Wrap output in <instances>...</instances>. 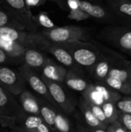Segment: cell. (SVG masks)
Wrapping results in <instances>:
<instances>
[{
	"label": "cell",
	"mask_w": 131,
	"mask_h": 132,
	"mask_svg": "<svg viewBox=\"0 0 131 132\" xmlns=\"http://www.w3.org/2000/svg\"><path fill=\"white\" fill-rule=\"evenodd\" d=\"M0 86L14 97H18L27 89V84L19 71L4 66H0Z\"/></svg>",
	"instance_id": "cell-9"
},
{
	"label": "cell",
	"mask_w": 131,
	"mask_h": 132,
	"mask_svg": "<svg viewBox=\"0 0 131 132\" xmlns=\"http://www.w3.org/2000/svg\"><path fill=\"white\" fill-rule=\"evenodd\" d=\"M79 8L86 12L90 17L105 22H110L113 20L111 13L103 6L92 3L87 0H78Z\"/></svg>",
	"instance_id": "cell-16"
},
{
	"label": "cell",
	"mask_w": 131,
	"mask_h": 132,
	"mask_svg": "<svg viewBox=\"0 0 131 132\" xmlns=\"http://www.w3.org/2000/svg\"><path fill=\"white\" fill-rule=\"evenodd\" d=\"M103 83L120 94L125 96H131V87L128 82H125L114 77H107L104 80Z\"/></svg>",
	"instance_id": "cell-24"
},
{
	"label": "cell",
	"mask_w": 131,
	"mask_h": 132,
	"mask_svg": "<svg viewBox=\"0 0 131 132\" xmlns=\"http://www.w3.org/2000/svg\"><path fill=\"white\" fill-rule=\"evenodd\" d=\"M41 33L49 41L54 43H66L74 41H86L90 39V30L86 28L66 26L42 29Z\"/></svg>",
	"instance_id": "cell-4"
},
{
	"label": "cell",
	"mask_w": 131,
	"mask_h": 132,
	"mask_svg": "<svg viewBox=\"0 0 131 132\" xmlns=\"http://www.w3.org/2000/svg\"><path fill=\"white\" fill-rule=\"evenodd\" d=\"M130 56H131V55H130Z\"/></svg>",
	"instance_id": "cell-46"
},
{
	"label": "cell",
	"mask_w": 131,
	"mask_h": 132,
	"mask_svg": "<svg viewBox=\"0 0 131 132\" xmlns=\"http://www.w3.org/2000/svg\"><path fill=\"white\" fill-rule=\"evenodd\" d=\"M50 1H53V2H54L55 3H56L61 9H64V10L66 9V5H65L63 0H50Z\"/></svg>",
	"instance_id": "cell-39"
},
{
	"label": "cell",
	"mask_w": 131,
	"mask_h": 132,
	"mask_svg": "<svg viewBox=\"0 0 131 132\" xmlns=\"http://www.w3.org/2000/svg\"><path fill=\"white\" fill-rule=\"evenodd\" d=\"M10 130H11V132H27L25 129H23L21 126L17 125Z\"/></svg>",
	"instance_id": "cell-38"
},
{
	"label": "cell",
	"mask_w": 131,
	"mask_h": 132,
	"mask_svg": "<svg viewBox=\"0 0 131 132\" xmlns=\"http://www.w3.org/2000/svg\"><path fill=\"white\" fill-rule=\"evenodd\" d=\"M67 70L68 69L64 66L57 63L53 59L48 57L40 75L51 80L63 83Z\"/></svg>",
	"instance_id": "cell-14"
},
{
	"label": "cell",
	"mask_w": 131,
	"mask_h": 132,
	"mask_svg": "<svg viewBox=\"0 0 131 132\" xmlns=\"http://www.w3.org/2000/svg\"><path fill=\"white\" fill-rule=\"evenodd\" d=\"M16 124L27 132H55L44 122L40 116L38 115L24 113L16 120Z\"/></svg>",
	"instance_id": "cell-13"
},
{
	"label": "cell",
	"mask_w": 131,
	"mask_h": 132,
	"mask_svg": "<svg viewBox=\"0 0 131 132\" xmlns=\"http://www.w3.org/2000/svg\"><path fill=\"white\" fill-rule=\"evenodd\" d=\"M13 62V60L10 58V56L2 50L0 49V66L5 63H9Z\"/></svg>",
	"instance_id": "cell-33"
},
{
	"label": "cell",
	"mask_w": 131,
	"mask_h": 132,
	"mask_svg": "<svg viewBox=\"0 0 131 132\" xmlns=\"http://www.w3.org/2000/svg\"><path fill=\"white\" fill-rule=\"evenodd\" d=\"M0 5L9 12L29 32H37L39 27L32 20L30 8L25 0H0Z\"/></svg>",
	"instance_id": "cell-7"
},
{
	"label": "cell",
	"mask_w": 131,
	"mask_h": 132,
	"mask_svg": "<svg viewBox=\"0 0 131 132\" xmlns=\"http://www.w3.org/2000/svg\"><path fill=\"white\" fill-rule=\"evenodd\" d=\"M130 68H131V64H130Z\"/></svg>",
	"instance_id": "cell-44"
},
{
	"label": "cell",
	"mask_w": 131,
	"mask_h": 132,
	"mask_svg": "<svg viewBox=\"0 0 131 132\" xmlns=\"http://www.w3.org/2000/svg\"><path fill=\"white\" fill-rule=\"evenodd\" d=\"M60 45L69 52L79 66L86 69L89 73L103 53L97 44L86 41H74L60 43Z\"/></svg>",
	"instance_id": "cell-1"
},
{
	"label": "cell",
	"mask_w": 131,
	"mask_h": 132,
	"mask_svg": "<svg viewBox=\"0 0 131 132\" xmlns=\"http://www.w3.org/2000/svg\"><path fill=\"white\" fill-rule=\"evenodd\" d=\"M63 84L68 89L83 94L90 85L91 82L88 81L84 77V75L68 70Z\"/></svg>",
	"instance_id": "cell-18"
},
{
	"label": "cell",
	"mask_w": 131,
	"mask_h": 132,
	"mask_svg": "<svg viewBox=\"0 0 131 132\" xmlns=\"http://www.w3.org/2000/svg\"><path fill=\"white\" fill-rule=\"evenodd\" d=\"M0 38L15 42L25 48L36 49L44 52L50 43V41L44 37L39 31L29 32L8 27L0 28Z\"/></svg>",
	"instance_id": "cell-2"
},
{
	"label": "cell",
	"mask_w": 131,
	"mask_h": 132,
	"mask_svg": "<svg viewBox=\"0 0 131 132\" xmlns=\"http://www.w3.org/2000/svg\"><path fill=\"white\" fill-rule=\"evenodd\" d=\"M101 108L103 111V113L106 116V118L109 123L111 125L118 121V112L115 103L110 101H104L101 105Z\"/></svg>",
	"instance_id": "cell-26"
},
{
	"label": "cell",
	"mask_w": 131,
	"mask_h": 132,
	"mask_svg": "<svg viewBox=\"0 0 131 132\" xmlns=\"http://www.w3.org/2000/svg\"><path fill=\"white\" fill-rule=\"evenodd\" d=\"M77 105L83 114L84 121L86 122L87 128H103L107 129V127L103 125L93 114L92 111L90 110L86 101L81 97L77 102Z\"/></svg>",
	"instance_id": "cell-20"
},
{
	"label": "cell",
	"mask_w": 131,
	"mask_h": 132,
	"mask_svg": "<svg viewBox=\"0 0 131 132\" xmlns=\"http://www.w3.org/2000/svg\"><path fill=\"white\" fill-rule=\"evenodd\" d=\"M90 108V110L92 111V112L93 113V114L95 115V117L103 124L107 128L108 127L109 125V123L106 118V116L103 113V111L101 108V106H99V105H97V104H91V103H88L86 102Z\"/></svg>",
	"instance_id": "cell-29"
},
{
	"label": "cell",
	"mask_w": 131,
	"mask_h": 132,
	"mask_svg": "<svg viewBox=\"0 0 131 132\" xmlns=\"http://www.w3.org/2000/svg\"><path fill=\"white\" fill-rule=\"evenodd\" d=\"M49 90V92L57 105V107L66 115H71L74 112L77 101L69 93V89L63 83L51 80L43 76H41Z\"/></svg>",
	"instance_id": "cell-6"
},
{
	"label": "cell",
	"mask_w": 131,
	"mask_h": 132,
	"mask_svg": "<svg viewBox=\"0 0 131 132\" xmlns=\"http://www.w3.org/2000/svg\"><path fill=\"white\" fill-rule=\"evenodd\" d=\"M32 20L34 22V23L39 27V26H42L44 29H52L54 28L56 26L54 25L53 22L50 19V18L48 16V15L46 12H40L36 15H32Z\"/></svg>",
	"instance_id": "cell-27"
},
{
	"label": "cell",
	"mask_w": 131,
	"mask_h": 132,
	"mask_svg": "<svg viewBox=\"0 0 131 132\" xmlns=\"http://www.w3.org/2000/svg\"><path fill=\"white\" fill-rule=\"evenodd\" d=\"M121 126L127 132H131V114L118 112V121Z\"/></svg>",
	"instance_id": "cell-31"
},
{
	"label": "cell",
	"mask_w": 131,
	"mask_h": 132,
	"mask_svg": "<svg viewBox=\"0 0 131 132\" xmlns=\"http://www.w3.org/2000/svg\"><path fill=\"white\" fill-rule=\"evenodd\" d=\"M0 49L5 51L13 62H23V55L25 47L22 45L13 41L0 38Z\"/></svg>",
	"instance_id": "cell-19"
},
{
	"label": "cell",
	"mask_w": 131,
	"mask_h": 132,
	"mask_svg": "<svg viewBox=\"0 0 131 132\" xmlns=\"http://www.w3.org/2000/svg\"><path fill=\"white\" fill-rule=\"evenodd\" d=\"M18 101L25 113L40 116L38 96L28 89L22 92L18 97Z\"/></svg>",
	"instance_id": "cell-17"
},
{
	"label": "cell",
	"mask_w": 131,
	"mask_h": 132,
	"mask_svg": "<svg viewBox=\"0 0 131 132\" xmlns=\"http://www.w3.org/2000/svg\"><path fill=\"white\" fill-rule=\"evenodd\" d=\"M40 117L44 122L55 132H72L73 125L68 115L59 108L54 107L43 98L38 96Z\"/></svg>",
	"instance_id": "cell-3"
},
{
	"label": "cell",
	"mask_w": 131,
	"mask_h": 132,
	"mask_svg": "<svg viewBox=\"0 0 131 132\" xmlns=\"http://www.w3.org/2000/svg\"><path fill=\"white\" fill-rule=\"evenodd\" d=\"M110 125H111V127H112L114 132H127L121 126V125L118 121H116V122L111 124Z\"/></svg>",
	"instance_id": "cell-35"
},
{
	"label": "cell",
	"mask_w": 131,
	"mask_h": 132,
	"mask_svg": "<svg viewBox=\"0 0 131 132\" xmlns=\"http://www.w3.org/2000/svg\"><path fill=\"white\" fill-rule=\"evenodd\" d=\"M93 85L97 90L101 94L104 101H110L116 104V102L122 97L121 94L110 88L103 82H95Z\"/></svg>",
	"instance_id": "cell-22"
},
{
	"label": "cell",
	"mask_w": 131,
	"mask_h": 132,
	"mask_svg": "<svg viewBox=\"0 0 131 132\" xmlns=\"http://www.w3.org/2000/svg\"><path fill=\"white\" fill-rule=\"evenodd\" d=\"M82 97L86 102L99 106H101L104 102L101 94L97 90L93 83H91L88 88L82 94Z\"/></svg>",
	"instance_id": "cell-25"
},
{
	"label": "cell",
	"mask_w": 131,
	"mask_h": 132,
	"mask_svg": "<svg viewBox=\"0 0 131 132\" xmlns=\"http://www.w3.org/2000/svg\"><path fill=\"white\" fill-rule=\"evenodd\" d=\"M108 5L115 14L131 20V0H108Z\"/></svg>",
	"instance_id": "cell-21"
},
{
	"label": "cell",
	"mask_w": 131,
	"mask_h": 132,
	"mask_svg": "<svg viewBox=\"0 0 131 132\" xmlns=\"http://www.w3.org/2000/svg\"><path fill=\"white\" fill-rule=\"evenodd\" d=\"M103 48V50L100 48L103 53L100 59L97 60V62L95 63V65L93 67L91 70L90 71V74L95 80L96 82L104 81V80L108 77L109 71L114 60L117 56H120L116 52L109 50V49L105 47Z\"/></svg>",
	"instance_id": "cell-10"
},
{
	"label": "cell",
	"mask_w": 131,
	"mask_h": 132,
	"mask_svg": "<svg viewBox=\"0 0 131 132\" xmlns=\"http://www.w3.org/2000/svg\"><path fill=\"white\" fill-rule=\"evenodd\" d=\"M16 120L12 117L7 116L0 111V126L5 128L12 129L16 125Z\"/></svg>",
	"instance_id": "cell-32"
},
{
	"label": "cell",
	"mask_w": 131,
	"mask_h": 132,
	"mask_svg": "<svg viewBox=\"0 0 131 132\" xmlns=\"http://www.w3.org/2000/svg\"><path fill=\"white\" fill-rule=\"evenodd\" d=\"M48 0H25L26 5L30 8V7H36V6H39L43 5L44 3L46 2Z\"/></svg>",
	"instance_id": "cell-34"
},
{
	"label": "cell",
	"mask_w": 131,
	"mask_h": 132,
	"mask_svg": "<svg viewBox=\"0 0 131 132\" xmlns=\"http://www.w3.org/2000/svg\"><path fill=\"white\" fill-rule=\"evenodd\" d=\"M76 132H90L89 128L87 127H85L84 125H80V124H78L77 126H76Z\"/></svg>",
	"instance_id": "cell-37"
},
{
	"label": "cell",
	"mask_w": 131,
	"mask_h": 132,
	"mask_svg": "<svg viewBox=\"0 0 131 132\" xmlns=\"http://www.w3.org/2000/svg\"><path fill=\"white\" fill-rule=\"evenodd\" d=\"M89 130L90 132H107V129L103 128H89Z\"/></svg>",
	"instance_id": "cell-40"
},
{
	"label": "cell",
	"mask_w": 131,
	"mask_h": 132,
	"mask_svg": "<svg viewBox=\"0 0 131 132\" xmlns=\"http://www.w3.org/2000/svg\"><path fill=\"white\" fill-rule=\"evenodd\" d=\"M48 56L42 53V51L25 48L23 55V63L31 69L36 70L38 73H41Z\"/></svg>",
	"instance_id": "cell-15"
},
{
	"label": "cell",
	"mask_w": 131,
	"mask_h": 132,
	"mask_svg": "<svg viewBox=\"0 0 131 132\" xmlns=\"http://www.w3.org/2000/svg\"><path fill=\"white\" fill-rule=\"evenodd\" d=\"M130 64H131V60H130Z\"/></svg>",
	"instance_id": "cell-45"
},
{
	"label": "cell",
	"mask_w": 131,
	"mask_h": 132,
	"mask_svg": "<svg viewBox=\"0 0 131 132\" xmlns=\"http://www.w3.org/2000/svg\"><path fill=\"white\" fill-rule=\"evenodd\" d=\"M67 18L69 19L79 22V21L86 20V19H90V16L86 12L83 11L81 9L78 8V9L69 10V14L67 15Z\"/></svg>",
	"instance_id": "cell-30"
},
{
	"label": "cell",
	"mask_w": 131,
	"mask_h": 132,
	"mask_svg": "<svg viewBox=\"0 0 131 132\" xmlns=\"http://www.w3.org/2000/svg\"><path fill=\"white\" fill-rule=\"evenodd\" d=\"M2 27L25 30V27L9 12L0 5V28Z\"/></svg>",
	"instance_id": "cell-23"
},
{
	"label": "cell",
	"mask_w": 131,
	"mask_h": 132,
	"mask_svg": "<svg viewBox=\"0 0 131 132\" xmlns=\"http://www.w3.org/2000/svg\"><path fill=\"white\" fill-rule=\"evenodd\" d=\"M0 111L17 120L25 112L19 101L8 91L0 86Z\"/></svg>",
	"instance_id": "cell-12"
},
{
	"label": "cell",
	"mask_w": 131,
	"mask_h": 132,
	"mask_svg": "<svg viewBox=\"0 0 131 132\" xmlns=\"http://www.w3.org/2000/svg\"><path fill=\"white\" fill-rule=\"evenodd\" d=\"M67 5H68V7H69V10L79 8L78 0H67Z\"/></svg>",
	"instance_id": "cell-36"
},
{
	"label": "cell",
	"mask_w": 131,
	"mask_h": 132,
	"mask_svg": "<svg viewBox=\"0 0 131 132\" xmlns=\"http://www.w3.org/2000/svg\"><path fill=\"white\" fill-rule=\"evenodd\" d=\"M45 52L52 54L58 62H59L68 70H71L78 73L84 75L82 67L76 63L69 52L62 45L50 42Z\"/></svg>",
	"instance_id": "cell-11"
},
{
	"label": "cell",
	"mask_w": 131,
	"mask_h": 132,
	"mask_svg": "<svg viewBox=\"0 0 131 132\" xmlns=\"http://www.w3.org/2000/svg\"><path fill=\"white\" fill-rule=\"evenodd\" d=\"M129 84H130V87H131V74H130V79H129Z\"/></svg>",
	"instance_id": "cell-41"
},
{
	"label": "cell",
	"mask_w": 131,
	"mask_h": 132,
	"mask_svg": "<svg viewBox=\"0 0 131 132\" xmlns=\"http://www.w3.org/2000/svg\"><path fill=\"white\" fill-rule=\"evenodd\" d=\"M115 104L119 111L131 114V96H122Z\"/></svg>",
	"instance_id": "cell-28"
},
{
	"label": "cell",
	"mask_w": 131,
	"mask_h": 132,
	"mask_svg": "<svg viewBox=\"0 0 131 132\" xmlns=\"http://www.w3.org/2000/svg\"><path fill=\"white\" fill-rule=\"evenodd\" d=\"M18 70L22 74L26 84L29 85L30 88L35 92V94L43 98L54 107L58 108L56 103L54 102V101L53 100L49 92V90L47 88V86L43 81V80L42 79L40 73L31 69L30 67H29L24 63L21 67H19Z\"/></svg>",
	"instance_id": "cell-8"
},
{
	"label": "cell",
	"mask_w": 131,
	"mask_h": 132,
	"mask_svg": "<svg viewBox=\"0 0 131 132\" xmlns=\"http://www.w3.org/2000/svg\"><path fill=\"white\" fill-rule=\"evenodd\" d=\"M97 39L131 55V28L127 26H107L98 34Z\"/></svg>",
	"instance_id": "cell-5"
},
{
	"label": "cell",
	"mask_w": 131,
	"mask_h": 132,
	"mask_svg": "<svg viewBox=\"0 0 131 132\" xmlns=\"http://www.w3.org/2000/svg\"><path fill=\"white\" fill-rule=\"evenodd\" d=\"M95 1H101V0H95Z\"/></svg>",
	"instance_id": "cell-42"
},
{
	"label": "cell",
	"mask_w": 131,
	"mask_h": 132,
	"mask_svg": "<svg viewBox=\"0 0 131 132\" xmlns=\"http://www.w3.org/2000/svg\"><path fill=\"white\" fill-rule=\"evenodd\" d=\"M72 132H76V131H72Z\"/></svg>",
	"instance_id": "cell-43"
}]
</instances>
